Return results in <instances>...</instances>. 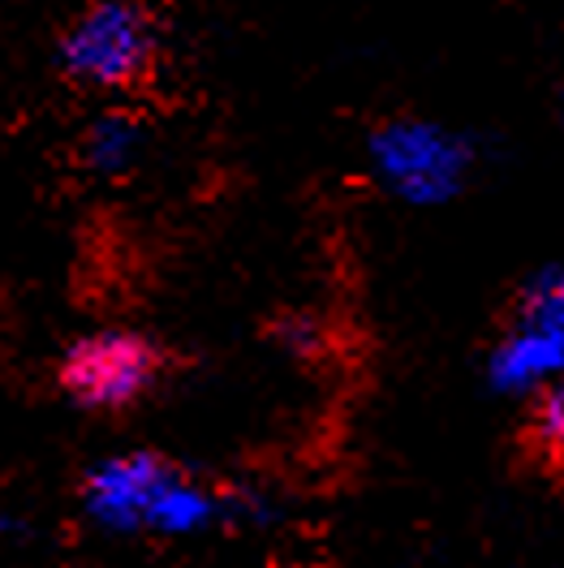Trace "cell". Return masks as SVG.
<instances>
[{
    "mask_svg": "<svg viewBox=\"0 0 564 568\" xmlns=\"http://www.w3.org/2000/svg\"><path fill=\"white\" fill-rule=\"evenodd\" d=\"M82 508L112 534L190 538L220 521L224 504L181 465L160 453H117L82 478Z\"/></svg>",
    "mask_w": 564,
    "mask_h": 568,
    "instance_id": "1",
    "label": "cell"
},
{
    "mask_svg": "<svg viewBox=\"0 0 564 568\" xmlns=\"http://www.w3.org/2000/svg\"><path fill=\"white\" fill-rule=\"evenodd\" d=\"M160 57V27L142 0H87L61 36V70L91 91H134Z\"/></svg>",
    "mask_w": 564,
    "mask_h": 568,
    "instance_id": "2",
    "label": "cell"
},
{
    "mask_svg": "<svg viewBox=\"0 0 564 568\" xmlns=\"http://www.w3.org/2000/svg\"><path fill=\"white\" fill-rule=\"evenodd\" d=\"M164 375V354L139 332H91L61 357V388L87 409H125Z\"/></svg>",
    "mask_w": 564,
    "mask_h": 568,
    "instance_id": "3",
    "label": "cell"
},
{
    "mask_svg": "<svg viewBox=\"0 0 564 568\" xmlns=\"http://www.w3.org/2000/svg\"><path fill=\"white\" fill-rule=\"evenodd\" d=\"M375 178L405 203H444L453 199L470 169V151L449 130L426 121H384L371 134Z\"/></svg>",
    "mask_w": 564,
    "mask_h": 568,
    "instance_id": "4",
    "label": "cell"
},
{
    "mask_svg": "<svg viewBox=\"0 0 564 568\" xmlns=\"http://www.w3.org/2000/svg\"><path fill=\"white\" fill-rule=\"evenodd\" d=\"M564 375V272L530 284L517 320L495 345L492 379L508 392L543 388Z\"/></svg>",
    "mask_w": 564,
    "mask_h": 568,
    "instance_id": "5",
    "label": "cell"
},
{
    "mask_svg": "<svg viewBox=\"0 0 564 568\" xmlns=\"http://www.w3.org/2000/svg\"><path fill=\"white\" fill-rule=\"evenodd\" d=\"M142 142H147V130L130 112H104L82 134V164H87V173L104 181L130 178L142 155Z\"/></svg>",
    "mask_w": 564,
    "mask_h": 568,
    "instance_id": "6",
    "label": "cell"
},
{
    "mask_svg": "<svg viewBox=\"0 0 564 568\" xmlns=\"http://www.w3.org/2000/svg\"><path fill=\"white\" fill-rule=\"evenodd\" d=\"M526 444L534 462L547 469H564V375L538 388V400L530 409Z\"/></svg>",
    "mask_w": 564,
    "mask_h": 568,
    "instance_id": "7",
    "label": "cell"
},
{
    "mask_svg": "<svg viewBox=\"0 0 564 568\" xmlns=\"http://www.w3.org/2000/svg\"><path fill=\"white\" fill-rule=\"evenodd\" d=\"M272 568H298V565H272Z\"/></svg>",
    "mask_w": 564,
    "mask_h": 568,
    "instance_id": "8",
    "label": "cell"
}]
</instances>
